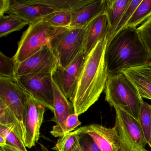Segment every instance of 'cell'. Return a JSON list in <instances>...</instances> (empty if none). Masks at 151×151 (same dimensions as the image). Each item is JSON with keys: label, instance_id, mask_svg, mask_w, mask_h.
I'll list each match as a JSON object with an SVG mask.
<instances>
[{"label": "cell", "instance_id": "27", "mask_svg": "<svg viewBox=\"0 0 151 151\" xmlns=\"http://www.w3.org/2000/svg\"><path fill=\"white\" fill-rule=\"evenodd\" d=\"M78 131L77 129L60 137L52 149L56 151H70L78 141Z\"/></svg>", "mask_w": 151, "mask_h": 151}, {"label": "cell", "instance_id": "12", "mask_svg": "<svg viewBox=\"0 0 151 151\" xmlns=\"http://www.w3.org/2000/svg\"><path fill=\"white\" fill-rule=\"evenodd\" d=\"M51 9L40 5L28 4L23 1L0 0V16L14 14L29 23V25L53 13Z\"/></svg>", "mask_w": 151, "mask_h": 151}, {"label": "cell", "instance_id": "21", "mask_svg": "<svg viewBox=\"0 0 151 151\" xmlns=\"http://www.w3.org/2000/svg\"><path fill=\"white\" fill-rule=\"evenodd\" d=\"M151 16V0H142L124 28H136Z\"/></svg>", "mask_w": 151, "mask_h": 151}, {"label": "cell", "instance_id": "34", "mask_svg": "<svg viewBox=\"0 0 151 151\" xmlns=\"http://www.w3.org/2000/svg\"><path fill=\"white\" fill-rule=\"evenodd\" d=\"M7 144L6 138L0 135V146L5 145Z\"/></svg>", "mask_w": 151, "mask_h": 151}, {"label": "cell", "instance_id": "9", "mask_svg": "<svg viewBox=\"0 0 151 151\" xmlns=\"http://www.w3.org/2000/svg\"><path fill=\"white\" fill-rule=\"evenodd\" d=\"M26 99L27 93L18 85L16 80L0 77V100L11 110L24 134V116Z\"/></svg>", "mask_w": 151, "mask_h": 151}, {"label": "cell", "instance_id": "7", "mask_svg": "<svg viewBox=\"0 0 151 151\" xmlns=\"http://www.w3.org/2000/svg\"><path fill=\"white\" fill-rule=\"evenodd\" d=\"M16 81L25 92L53 113L54 89L52 73L18 76Z\"/></svg>", "mask_w": 151, "mask_h": 151}, {"label": "cell", "instance_id": "20", "mask_svg": "<svg viewBox=\"0 0 151 151\" xmlns=\"http://www.w3.org/2000/svg\"><path fill=\"white\" fill-rule=\"evenodd\" d=\"M27 25H29L28 22L14 15L0 16V37L20 30Z\"/></svg>", "mask_w": 151, "mask_h": 151}, {"label": "cell", "instance_id": "19", "mask_svg": "<svg viewBox=\"0 0 151 151\" xmlns=\"http://www.w3.org/2000/svg\"><path fill=\"white\" fill-rule=\"evenodd\" d=\"M131 0H106L105 14L109 24V32L107 39L112 37L120 20Z\"/></svg>", "mask_w": 151, "mask_h": 151}, {"label": "cell", "instance_id": "29", "mask_svg": "<svg viewBox=\"0 0 151 151\" xmlns=\"http://www.w3.org/2000/svg\"><path fill=\"white\" fill-rule=\"evenodd\" d=\"M141 1H142V0H131V1L125 13L123 15L122 19L120 20L116 29L115 30L112 36V37L115 34L118 33L120 30L122 29L125 27L126 24L129 22V20L131 17L132 16L133 14L134 11L136 10L138 6L141 3Z\"/></svg>", "mask_w": 151, "mask_h": 151}, {"label": "cell", "instance_id": "24", "mask_svg": "<svg viewBox=\"0 0 151 151\" xmlns=\"http://www.w3.org/2000/svg\"><path fill=\"white\" fill-rule=\"evenodd\" d=\"M139 122L147 144H148L151 130V105L143 101L139 112Z\"/></svg>", "mask_w": 151, "mask_h": 151}, {"label": "cell", "instance_id": "11", "mask_svg": "<svg viewBox=\"0 0 151 151\" xmlns=\"http://www.w3.org/2000/svg\"><path fill=\"white\" fill-rule=\"evenodd\" d=\"M86 56L82 52L68 67L63 68L58 65L52 73L54 82L70 101L74 95Z\"/></svg>", "mask_w": 151, "mask_h": 151}, {"label": "cell", "instance_id": "32", "mask_svg": "<svg viewBox=\"0 0 151 151\" xmlns=\"http://www.w3.org/2000/svg\"><path fill=\"white\" fill-rule=\"evenodd\" d=\"M0 151H22L15 147L7 144L3 146H0Z\"/></svg>", "mask_w": 151, "mask_h": 151}, {"label": "cell", "instance_id": "1", "mask_svg": "<svg viewBox=\"0 0 151 151\" xmlns=\"http://www.w3.org/2000/svg\"><path fill=\"white\" fill-rule=\"evenodd\" d=\"M107 38L100 40L86 56L76 90L70 101L79 116L99 99L105 89L108 77L105 61Z\"/></svg>", "mask_w": 151, "mask_h": 151}, {"label": "cell", "instance_id": "5", "mask_svg": "<svg viewBox=\"0 0 151 151\" xmlns=\"http://www.w3.org/2000/svg\"><path fill=\"white\" fill-rule=\"evenodd\" d=\"M86 27L68 28L51 40L49 47L58 65L63 68L68 67L83 52Z\"/></svg>", "mask_w": 151, "mask_h": 151}, {"label": "cell", "instance_id": "30", "mask_svg": "<svg viewBox=\"0 0 151 151\" xmlns=\"http://www.w3.org/2000/svg\"><path fill=\"white\" fill-rule=\"evenodd\" d=\"M81 125V122L79 121L78 116L76 113H73L68 116L62 129L57 134L56 137H62L64 135L72 132L76 128Z\"/></svg>", "mask_w": 151, "mask_h": 151}, {"label": "cell", "instance_id": "17", "mask_svg": "<svg viewBox=\"0 0 151 151\" xmlns=\"http://www.w3.org/2000/svg\"><path fill=\"white\" fill-rule=\"evenodd\" d=\"M106 5V0H93L91 3L72 14L69 28H82L87 26L97 17L105 13Z\"/></svg>", "mask_w": 151, "mask_h": 151}, {"label": "cell", "instance_id": "35", "mask_svg": "<svg viewBox=\"0 0 151 151\" xmlns=\"http://www.w3.org/2000/svg\"><path fill=\"white\" fill-rule=\"evenodd\" d=\"M147 145H149V146H150V147H151V132H150V138H149V141Z\"/></svg>", "mask_w": 151, "mask_h": 151}, {"label": "cell", "instance_id": "18", "mask_svg": "<svg viewBox=\"0 0 151 151\" xmlns=\"http://www.w3.org/2000/svg\"><path fill=\"white\" fill-rule=\"evenodd\" d=\"M93 0H23L28 4L45 6L54 12L73 14L92 2Z\"/></svg>", "mask_w": 151, "mask_h": 151}, {"label": "cell", "instance_id": "6", "mask_svg": "<svg viewBox=\"0 0 151 151\" xmlns=\"http://www.w3.org/2000/svg\"><path fill=\"white\" fill-rule=\"evenodd\" d=\"M115 128L119 136L121 151H148L139 121L124 110L115 108Z\"/></svg>", "mask_w": 151, "mask_h": 151}, {"label": "cell", "instance_id": "4", "mask_svg": "<svg viewBox=\"0 0 151 151\" xmlns=\"http://www.w3.org/2000/svg\"><path fill=\"white\" fill-rule=\"evenodd\" d=\"M68 28L55 27L42 19L29 25L18 43L14 58L17 63L25 60L45 46H49L52 39Z\"/></svg>", "mask_w": 151, "mask_h": 151}, {"label": "cell", "instance_id": "25", "mask_svg": "<svg viewBox=\"0 0 151 151\" xmlns=\"http://www.w3.org/2000/svg\"><path fill=\"white\" fill-rule=\"evenodd\" d=\"M0 135L6 138L8 145L22 151H28L23 141L17 134L14 127L0 125Z\"/></svg>", "mask_w": 151, "mask_h": 151}, {"label": "cell", "instance_id": "10", "mask_svg": "<svg viewBox=\"0 0 151 151\" xmlns=\"http://www.w3.org/2000/svg\"><path fill=\"white\" fill-rule=\"evenodd\" d=\"M58 65V61L50 47L45 46L25 60L17 63V76L52 73Z\"/></svg>", "mask_w": 151, "mask_h": 151}, {"label": "cell", "instance_id": "13", "mask_svg": "<svg viewBox=\"0 0 151 151\" xmlns=\"http://www.w3.org/2000/svg\"><path fill=\"white\" fill-rule=\"evenodd\" d=\"M79 132L89 134L101 151H121L119 136L116 129L91 124L78 128Z\"/></svg>", "mask_w": 151, "mask_h": 151}, {"label": "cell", "instance_id": "2", "mask_svg": "<svg viewBox=\"0 0 151 151\" xmlns=\"http://www.w3.org/2000/svg\"><path fill=\"white\" fill-rule=\"evenodd\" d=\"M105 61L108 76L123 70L151 63V57L137 28H123L107 41Z\"/></svg>", "mask_w": 151, "mask_h": 151}, {"label": "cell", "instance_id": "26", "mask_svg": "<svg viewBox=\"0 0 151 151\" xmlns=\"http://www.w3.org/2000/svg\"><path fill=\"white\" fill-rule=\"evenodd\" d=\"M71 18V13L54 12L46 16L43 19L55 27L69 28Z\"/></svg>", "mask_w": 151, "mask_h": 151}, {"label": "cell", "instance_id": "22", "mask_svg": "<svg viewBox=\"0 0 151 151\" xmlns=\"http://www.w3.org/2000/svg\"><path fill=\"white\" fill-rule=\"evenodd\" d=\"M0 125L14 127L16 132L24 142V134L16 118L8 107L0 100Z\"/></svg>", "mask_w": 151, "mask_h": 151}, {"label": "cell", "instance_id": "23", "mask_svg": "<svg viewBox=\"0 0 151 151\" xmlns=\"http://www.w3.org/2000/svg\"><path fill=\"white\" fill-rule=\"evenodd\" d=\"M17 63L14 56L8 57L0 53V77L16 80Z\"/></svg>", "mask_w": 151, "mask_h": 151}, {"label": "cell", "instance_id": "28", "mask_svg": "<svg viewBox=\"0 0 151 151\" xmlns=\"http://www.w3.org/2000/svg\"><path fill=\"white\" fill-rule=\"evenodd\" d=\"M144 45L151 57V16L137 28Z\"/></svg>", "mask_w": 151, "mask_h": 151}, {"label": "cell", "instance_id": "14", "mask_svg": "<svg viewBox=\"0 0 151 151\" xmlns=\"http://www.w3.org/2000/svg\"><path fill=\"white\" fill-rule=\"evenodd\" d=\"M54 89L53 116L51 118V121L55 123V125L53 126L50 133L56 137L68 116L75 113V110L73 103L64 95L54 82Z\"/></svg>", "mask_w": 151, "mask_h": 151}, {"label": "cell", "instance_id": "8", "mask_svg": "<svg viewBox=\"0 0 151 151\" xmlns=\"http://www.w3.org/2000/svg\"><path fill=\"white\" fill-rule=\"evenodd\" d=\"M45 109L44 105L27 93L24 116V143L26 147L31 148L38 141Z\"/></svg>", "mask_w": 151, "mask_h": 151}, {"label": "cell", "instance_id": "16", "mask_svg": "<svg viewBox=\"0 0 151 151\" xmlns=\"http://www.w3.org/2000/svg\"><path fill=\"white\" fill-rule=\"evenodd\" d=\"M136 86L141 98L151 100V63L122 71Z\"/></svg>", "mask_w": 151, "mask_h": 151}, {"label": "cell", "instance_id": "3", "mask_svg": "<svg viewBox=\"0 0 151 151\" xmlns=\"http://www.w3.org/2000/svg\"><path fill=\"white\" fill-rule=\"evenodd\" d=\"M105 93L106 101L111 106L121 109L139 121L144 101L136 86L123 73L108 76Z\"/></svg>", "mask_w": 151, "mask_h": 151}, {"label": "cell", "instance_id": "15", "mask_svg": "<svg viewBox=\"0 0 151 151\" xmlns=\"http://www.w3.org/2000/svg\"><path fill=\"white\" fill-rule=\"evenodd\" d=\"M109 29L108 21L105 13L97 17L86 26L83 50L86 56L89 54L100 40L107 38Z\"/></svg>", "mask_w": 151, "mask_h": 151}, {"label": "cell", "instance_id": "33", "mask_svg": "<svg viewBox=\"0 0 151 151\" xmlns=\"http://www.w3.org/2000/svg\"><path fill=\"white\" fill-rule=\"evenodd\" d=\"M70 151H83V149L79 144V142H78V140L76 145Z\"/></svg>", "mask_w": 151, "mask_h": 151}, {"label": "cell", "instance_id": "31", "mask_svg": "<svg viewBox=\"0 0 151 151\" xmlns=\"http://www.w3.org/2000/svg\"><path fill=\"white\" fill-rule=\"evenodd\" d=\"M78 131V140L83 151H101L97 143L89 134Z\"/></svg>", "mask_w": 151, "mask_h": 151}]
</instances>
